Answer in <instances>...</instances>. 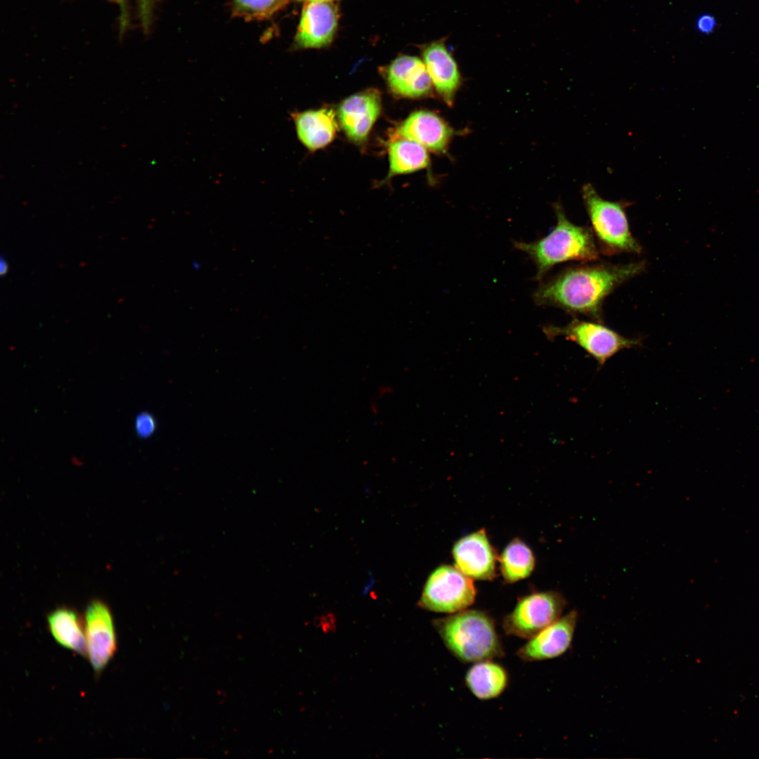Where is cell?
<instances>
[{
    "label": "cell",
    "mask_w": 759,
    "mask_h": 759,
    "mask_svg": "<svg viewBox=\"0 0 759 759\" xmlns=\"http://www.w3.org/2000/svg\"><path fill=\"white\" fill-rule=\"evenodd\" d=\"M644 269V261L569 267L543 283L535 291L533 299L538 305L555 306L602 323L605 299L615 288Z\"/></svg>",
    "instance_id": "obj_1"
},
{
    "label": "cell",
    "mask_w": 759,
    "mask_h": 759,
    "mask_svg": "<svg viewBox=\"0 0 759 759\" xmlns=\"http://www.w3.org/2000/svg\"><path fill=\"white\" fill-rule=\"evenodd\" d=\"M449 652L464 663L505 655L493 618L486 612L465 609L432 621Z\"/></svg>",
    "instance_id": "obj_2"
},
{
    "label": "cell",
    "mask_w": 759,
    "mask_h": 759,
    "mask_svg": "<svg viewBox=\"0 0 759 759\" xmlns=\"http://www.w3.org/2000/svg\"><path fill=\"white\" fill-rule=\"evenodd\" d=\"M553 209L557 223L548 235L532 242H514V247L526 254L535 264L536 279L538 280L556 264L569 261H595L599 258V251L591 228L571 223L559 203H554Z\"/></svg>",
    "instance_id": "obj_3"
},
{
    "label": "cell",
    "mask_w": 759,
    "mask_h": 759,
    "mask_svg": "<svg viewBox=\"0 0 759 759\" xmlns=\"http://www.w3.org/2000/svg\"><path fill=\"white\" fill-rule=\"evenodd\" d=\"M593 234L604 254H640L642 246L632 235L626 215L629 202L602 198L590 183L580 190Z\"/></svg>",
    "instance_id": "obj_4"
},
{
    "label": "cell",
    "mask_w": 759,
    "mask_h": 759,
    "mask_svg": "<svg viewBox=\"0 0 759 759\" xmlns=\"http://www.w3.org/2000/svg\"><path fill=\"white\" fill-rule=\"evenodd\" d=\"M543 332L548 338L564 337L583 349L603 366L619 351L640 346V339L625 337L602 323L573 318L567 325L545 326Z\"/></svg>",
    "instance_id": "obj_5"
},
{
    "label": "cell",
    "mask_w": 759,
    "mask_h": 759,
    "mask_svg": "<svg viewBox=\"0 0 759 759\" xmlns=\"http://www.w3.org/2000/svg\"><path fill=\"white\" fill-rule=\"evenodd\" d=\"M476 595L471 578L455 566L441 565L428 577L419 604L428 611L451 614L467 609Z\"/></svg>",
    "instance_id": "obj_6"
},
{
    "label": "cell",
    "mask_w": 759,
    "mask_h": 759,
    "mask_svg": "<svg viewBox=\"0 0 759 759\" xmlns=\"http://www.w3.org/2000/svg\"><path fill=\"white\" fill-rule=\"evenodd\" d=\"M566 600L559 592H533L521 598L502 622L507 635L529 640L559 619Z\"/></svg>",
    "instance_id": "obj_7"
},
{
    "label": "cell",
    "mask_w": 759,
    "mask_h": 759,
    "mask_svg": "<svg viewBox=\"0 0 759 759\" xmlns=\"http://www.w3.org/2000/svg\"><path fill=\"white\" fill-rule=\"evenodd\" d=\"M87 655L94 671L99 674L117 651V637L110 608L100 600L92 601L85 611Z\"/></svg>",
    "instance_id": "obj_8"
},
{
    "label": "cell",
    "mask_w": 759,
    "mask_h": 759,
    "mask_svg": "<svg viewBox=\"0 0 759 759\" xmlns=\"http://www.w3.org/2000/svg\"><path fill=\"white\" fill-rule=\"evenodd\" d=\"M578 618L571 610L542 630L517 651L524 662L550 660L564 654L571 646Z\"/></svg>",
    "instance_id": "obj_9"
},
{
    "label": "cell",
    "mask_w": 759,
    "mask_h": 759,
    "mask_svg": "<svg viewBox=\"0 0 759 759\" xmlns=\"http://www.w3.org/2000/svg\"><path fill=\"white\" fill-rule=\"evenodd\" d=\"M455 566L467 576L477 580H492L496 574L498 556L485 529L459 539L452 550Z\"/></svg>",
    "instance_id": "obj_10"
},
{
    "label": "cell",
    "mask_w": 759,
    "mask_h": 759,
    "mask_svg": "<svg viewBox=\"0 0 759 759\" xmlns=\"http://www.w3.org/2000/svg\"><path fill=\"white\" fill-rule=\"evenodd\" d=\"M382 109L380 93L368 89L344 99L337 116L346 136L354 142L364 141L377 119Z\"/></svg>",
    "instance_id": "obj_11"
},
{
    "label": "cell",
    "mask_w": 759,
    "mask_h": 759,
    "mask_svg": "<svg viewBox=\"0 0 759 759\" xmlns=\"http://www.w3.org/2000/svg\"><path fill=\"white\" fill-rule=\"evenodd\" d=\"M455 132L438 114L426 110L412 112L396 129V136L415 141L436 154L447 152Z\"/></svg>",
    "instance_id": "obj_12"
},
{
    "label": "cell",
    "mask_w": 759,
    "mask_h": 759,
    "mask_svg": "<svg viewBox=\"0 0 759 759\" xmlns=\"http://www.w3.org/2000/svg\"><path fill=\"white\" fill-rule=\"evenodd\" d=\"M338 22L336 6L327 1H307L295 36L299 48H321L328 45L335 34Z\"/></svg>",
    "instance_id": "obj_13"
},
{
    "label": "cell",
    "mask_w": 759,
    "mask_h": 759,
    "mask_svg": "<svg viewBox=\"0 0 759 759\" xmlns=\"http://www.w3.org/2000/svg\"><path fill=\"white\" fill-rule=\"evenodd\" d=\"M422 60L434 89L449 106L461 85L458 65L444 40L431 42L422 49Z\"/></svg>",
    "instance_id": "obj_14"
},
{
    "label": "cell",
    "mask_w": 759,
    "mask_h": 759,
    "mask_svg": "<svg viewBox=\"0 0 759 759\" xmlns=\"http://www.w3.org/2000/svg\"><path fill=\"white\" fill-rule=\"evenodd\" d=\"M387 80L391 91L403 98L427 97L434 88L423 60L411 56L396 58L388 67Z\"/></svg>",
    "instance_id": "obj_15"
},
{
    "label": "cell",
    "mask_w": 759,
    "mask_h": 759,
    "mask_svg": "<svg viewBox=\"0 0 759 759\" xmlns=\"http://www.w3.org/2000/svg\"><path fill=\"white\" fill-rule=\"evenodd\" d=\"M292 117L299 140L311 151L327 146L336 135L338 124L332 109L293 112Z\"/></svg>",
    "instance_id": "obj_16"
},
{
    "label": "cell",
    "mask_w": 759,
    "mask_h": 759,
    "mask_svg": "<svg viewBox=\"0 0 759 759\" xmlns=\"http://www.w3.org/2000/svg\"><path fill=\"white\" fill-rule=\"evenodd\" d=\"M466 687L478 699L487 701L500 696L506 689L509 676L504 667L493 660L473 663L465 676Z\"/></svg>",
    "instance_id": "obj_17"
},
{
    "label": "cell",
    "mask_w": 759,
    "mask_h": 759,
    "mask_svg": "<svg viewBox=\"0 0 759 759\" xmlns=\"http://www.w3.org/2000/svg\"><path fill=\"white\" fill-rule=\"evenodd\" d=\"M47 621L50 632L58 644L81 656H87L86 636L78 614L74 610L58 608L48 614Z\"/></svg>",
    "instance_id": "obj_18"
},
{
    "label": "cell",
    "mask_w": 759,
    "mask_h": 759,
    "mask_svg": "<svg viewBox=\"0 0 759 759\" xmlns=\"http://www.w3.org/2000/svg\"><path fill=\"white\" fill-rule=\"evenodd\" d=\"M389 172L384 181L393 176L413 173L429 164L428 150L420 144L406 138L395 139L388 145Z\"/></svg>",
    "instance_id": "obj_19"
},
{
    "label": "cell",
    "mask_w": 759,
    "mask_h": 759,
    "mask_svg": "<svg viewBox=\"0 0 759 759\" xmlns=\"http://www.w3.org/2000/svg\"><path fill=\"white\" fill-rule=\"evenodd\" d=\"M499 561L501 573L507 583H514L528 577L535 566V557L531 550L519 538L513 539L507 544Z\"/></svg>",
    "instance_id": "obj_20"
},
{
    "label": "cell",
    "mask_w": 759,
    "mask_h": 759,
    "mask_svg": "<svg viewBox=\"0 0 759 759\" xmlns=\"http://www.w3.org/2000/svg\"><path fill=\"white\" fill-rule=\"evenodd\" d=\"M290 0H233V15L245 19L265 20L285 6Z\"/></svg>",
    "instance_id": "obj_21"
},
{
    "label": "cell",
    "mask_w": 759,
    "mask_h": 759,
    "mask_svg": "<svg viewBox=\"0 0 759 759\" xmlns=\"http://www.w3.org/2000/svg\"><path fill=\"white\" fill-rule=\"evenodd\" d=\"M155 429L156 421L151 414L143 412L136 417L135 431L140 438L150 437L155 432Z\"/></svg>",
    "instance_id": "obj_22"
},
{
    "label": "cell",
    "mask_w": 759,
    "mask_h": 759,
    "mask_svg": "<svg viewBox=\"0 0 759 759\" xmlns=\"http://www.w3.org/2000/svg\"><path fill=\"white\" fill-rule=\"evenodd\" d=\"M136 1L142 27L145 32H148L152 22L153 0Z\"/></svg>",
    "instance_id": "obj_23"
},
{
    "label": "cell",
    "mask_w": 759,
    "mask_h": 759,
    "mask_svg": "<svg viewBox=\"0 0 759 759\" xmlns=\"http://www.w3.org/2000/svg\"><path fill=\"white\" fill-rule=\"evenodd\" d=\"M119 6L120 11L119 30L123 34L128 29L130 19V10L128 0H107Z\"/></svg>",
    "instance_id": "obj_24"
},
{
    "label": "cell",
    "mask_w": 759,
    "mask_h": 759,
    "mask_svg": "<svg viewBox=\"0 0 759 759\" xmlns=\"http://www.w3.org/2000/svg\"><path fill=\"white\" fill-rule=\"evenodd\" d=\"M715 21L713 17L709 15H703L699 18L696 22V27L703 33H709L715 27Z\"/></svg>",
    "instance_id": "obj_25"
},
{
    "label": "cell",
    "mask_w": 759,
    "mask_h": 759,
    "mask_svg": "<svg viewBox=\"0 0 759 759\" xmlns=\"http://www.w3.org/2000/svg\"><path fill=\"white\" fill-rule=\"evenodd\" d=\"M8 268V266L6 261L3 257H1L0 259V273L1 275H4L7 273Z\"/></svg>",
    "instance_id": "obj_26"
},
{
    "label": "cell",
    "mask_w": 759,
    "mask_h": 759,
    "mask_svg": "<svg viewBox=\"0 0 759 759\" xmlns=\"http://www.w3.org/2000/svg\"><path fill=\"white\" fill-rule=\"evenodd\" d=\"M297 1H329V0H297Z\"/></svg>",
    "instance_id": "obj_27"
}]
</instances>
